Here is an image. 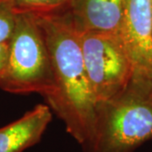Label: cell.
Segmentation results:
<instances>
[{
    "instance_id": "11",
    "label": "cell",
    "mask_w": 152,
    "mask_h": 152,
    "mask_svg": "<svg viewBox=\"0 0 152 152\" xmlns=\"http://www.w3.org/2000/svg\"><path fill=\"white\" fill-rule=\"evenodd\" d=\"M151 3H152V0H151Z\"/></svg>"
},
{
    "instance_id": "5",
    "label": "cell",
    "mask_w": 152,
    "mask_h": 152,
    "mask_svg": "<svg viewBox=\"0 0 152 152\" xmlns=\"http://www.w3.org/2000/svg\"><path fill=\"white\" fill-rule=\"evenodd\" d=\"M118 34L134 71L152 73L151 0H124Z\"/></svg>"
},
{
    "instance_id": "2",
    "label": "cell",
    "mask_w": 152,
    "mask_h": 152,
    "mask_svg": "<svg viewBox=\"0 0 152 152\" xmlns=\"http://www.w3.org/2000/svg\"><path fill=\"white\" fill-rule=\"evenodd\" d=\"M152 140V73L134 71L119 92L98 102L85 152H134Z\"/></svg>"
},
{
    "instance_id": "8",
    "label": "cell",
    "mask_w": 152,
    "mask_h": 152,
    "mask_svg": "<svg viewBox=\"0 0 152 152\" xmlns=\"http://www.w3.org/2000/svg\"><path fill=\"white\" fill-rule=\"evenodd\" d=\"M17 12L45 14L67 9L72 0H11Z\"/></svg>"
},
{
    "instance_id": "10",
    "label": "cell",
    "mask_w": 152,
    "mask_h": 152,
    "mask_svg": "<svg viewBox=\"0 0 152 152\" xmlns=\"http://www.w3.org/2000/svg\"><path fill=\"white\" fill-rule=\"evenodd\" d=\"M10 53V41L0 42V74L5 68Z\"/></svg>"
},
{
    "instance_id": "6",
    "label": "cell",
    "mask_w": 152,
    "mask_h": 152,
    "mask_svg": "<svg viewBox=\"0 0 152 152\" xmlns=\"http://www.w3.org/2000/svg\"><path fill=\"white\" fill-rule=\"evenodd\" d=\"M124 0H72L71 19L79 32H119Z\"/></svg>"
},
{
    "instance_id": "3",
    "label": "cell",
    "mask_w": 152,
    "mask_h": 152,
    "mask_svg": "<svg viewBox=\"0 0 152 152\" xmlns=\"http://www.w3.org/2000/svg\"><path fill=\"white\" fill-rule=\"evenodd\" d=\"M0 88L13 94L39 93L46 100L54 93L50 53L32 13L17 12L8 61L0 74Z\"/></svg>"
},
{
    "instance_id": "4",
    "label": "cell",
    "mask_w": 152,
    "mask_h": 152,
    "mask_svg": "<svg viewBox=\"0 0 152 152\" xmlns=\"http://www.w3.org/2000/svg\"><path fill=\"white\" fill-rule=\"evenodd\" d=\"M79 33L87 76L98 103L124 88L134 66L118 33Z\"/></svg>"
},
{
    "instance_id": "9",
    "label": "cell",
    "mask_w": 152,
    "mask_h": 152,
    "mask_svg": "<svg viewBox=\"0 0 152 152\" xmlns=\"http://www.w3.org/2000/svg\"><path fill=\"white\" fill-rule=\"evenodd\" d=\"M17 11L11 0H0V42L10 41L15 26Z\"/></svg>"
},
{
    "instance_id": "7",
    "label": "cell",
    "mask_w": 152,
    "mask_h": 152,
    "mask_svg": "<svg viewBox=\"0 0 152 152\" xmlns=\"http://www.w3.org/2000/svg\"><path fill=\"white\" fill-rule=\"evenodd\" d=\"M53 118L48 105L38 104L20 118L0 128V152H23L34 146Z\"/></svg>"
},
{
    "instance_id": "1",
    "label": "cell",
    "mask_w": 152,
    "mask_h": 152,
    "mask_svg": "<svg viewBox=\"0 0 152 152\" xmlns=\"http://www.w3.org/2000/svg\"><path fill=\"white\" fill-rule=\"evenodd\" d=\"M33 15L43 33L54 76L55 91L46 101L85 151L92 136L97 102L86 70L80 33L69 7Z\"/></svg>"
}]
</instances>
